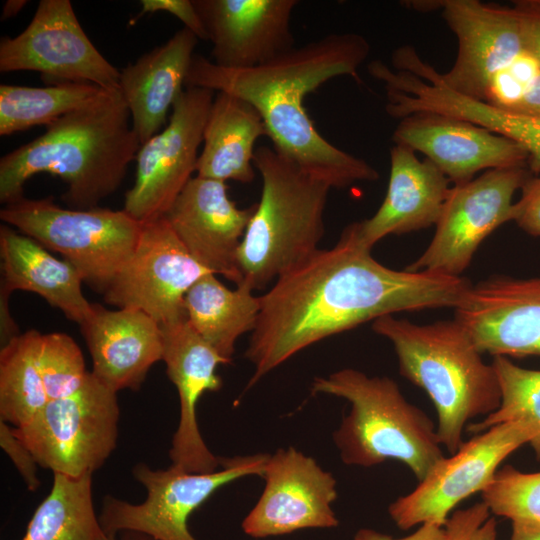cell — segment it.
<instances>
[{"label": "cell", "instance_id": "cell-1", "mask_svg": "<svg viewBox=\"0 0 540 540\" xmlns=\"http://www.w3.org/2000/svg\"><path fill=\"white\" fill-rule=\"evenodd\" d=\"M471 283L461 276L395 270L374 259L349 227L281 274L260 296L246 359V389L305 348L365 322L403 311L453 308Z\"/></svg>", "mask_w": 540, "mask_h": 540}, {"label": "cell", "instance_id": "cell-2", "mask_svg": "<svg viewBox=\"0 0 540 540\" xmlns=\"http://www.w3.org/2000/svg\"><path fill=\"white\" fill-rule=\"evenodd\" d=\"M370 54L367 39L357 33H332L274 60L249 69H227L194 54L186 87L239 97L261 115L273 148L307 174L331 188L374 182L378 171L326 140L303 104L327 81L342 76L361 82L359 68Z\"/></svg>", "mask_w": 540, "mask_h": 540}, {"label": "cell", "instance_id": "cell-3", "mask_svg": "<svg viewBox=\"0 0 540 540\" xmlns=\"http://www.w3.org/2000/svg\"><path fill=\"white\" fill-rule=\"evenodd\" d=\"M120 89H105L89 104L46 126L44 134L0 159V200L23 197L24 184L39 173L62 179V200L92 209L121 185L141 146Z\"/></svg>", "mask_w": 540, "mask_h": 540}, {"label": "cell", "instance_id": "cell-4", "mask_svg": "<svg viewBox=\"0 0 540 540\" xmlns=\"http://www.w3.org/2000/svg\"><path fill=\"white\" fill-rule=\"evenodd\" d=\"M372 329L392 343L400 374L428 394L437 414L440 444L455 453L463 443L466 425L500 405L493 365L483 360L455 318L416 324L385 315L373 321Z\"/></svg>", "mask_w": 540, "mask_h": 540}, {"label": "cell", "instance_id": "cell-5", "mask_svg": "<svg viewBox=\"0 0 540 540\" xmlns=\"http://www.w3.org/2000/svg\"><path fill=\"white\" fill-rule=\"evenodd\" d=\"M311 392L350 403L349 412L333 432V442L345 465L368 468L397 460L419 482L445 456L436 425L389 377L344 368L316 377Z\"/></svg>", "mask_w": 540, "mask_h": 540}, {"label": "cell", "instance_id": "cell-6", "mask_svg": "<svg viewBox=\"0 0 540 540\" xmlns=\"http://www.w3.org/2000/svg\"><path fill=\"white\" fill-rule=\"evenodd\" d=\"M254 166L262 178L261 197L237 260L241 283L258 290L319 249L332 188L273 147L256 148Z\"/></svg>", "mask_w": 540, "mask_h": 540}, {"label": "cell", "instance_id": "cell-7", "mask_svg": "<svg viewBox=\"0 0 540 540\" xmlns=\"http://www.w3.org/2000/svg\"><path fill=\"white\" fill-rule=\"evenodd\" d=\"M7 225L60 253L84 283L104 295L132 255L142 224L124 210L63 208L49 196L20 199L4 205Z\"/></svg>", "mask_w": 540, "mask_h": 540}, {"label": "cell", "instance_id": "cell-8", "mask_svg": "<svg viewBox=\"0 0 540 540\" xmlns=\"http://www.w3.org/2000/svg\"><path fill=\"white\" fill-rule=\"evenodd\" d=\"M269 454L221 457V469L189 472L174 465L153 469L137 463L133 477L143 485L146 498L134 504L106 495L100 524L109 537L119 532L147 534L155 540H197L189 531L190 515L219 488L247 476H263Z\"/></svg>", "mask_w": 540, "mask_h": 540}, {"label": "cell", "instance_id": "cell-9", "mask_svg": "<svg viewBox=\"0 0 540 540\" xmlns=\"http://www.w3.org/2000/svg\"><path fill=\"white\" fill-rule=\"evenodd\" d=\"M117 392L92 372L76 392L54 400L26 425L12 427L38 465L79 478L93 475L117 446Z\"/></svg>", "mask_w": 540, "mask_h": 540}, {"label": "cell", "instance_id": "cell-10", "mask_svg": "<svg viewBox=\"0 0 540 540\" xmlns=\"http://www.w3.org/2000/svg\"><path fill=\"white\" fill-rule=\"evenodd\" d=\"M536 436L524 420L495 425L463 442L441 459L423 480L388 507V514L401 530L424 523L444 527L449 514L463 500L483 492L501 463Z\"/></svg>", "mask_w": 540, "mask_h": 540}, {"label": "cell", "instance_id": "cell-11", "mask_svg": "<svg viewBox=\"0 0 540 540\" xmlns=\"http://www.w3.org/2000/svg\"><path fill=\"white\" fill-rule=\"evenodd\" d=\"M529 172L525 167L492 169L451 187L430 244L406 269L461 276L481 243L512 221L513 196Z\"/></svg>", "mask_w": 540, "mask_h": 540}, {"label": "cell", "instance_id": "cell-12", "mask_svg": "<svg viewBox=\"0 0 540 540\" xmlns=\"http://www.w3.org/2000/svg\"><path fill=\"white\" fill-rule=\"evenodd\" d=\"M212 102L213 91L186 87L165 129L141 144L135 183L125 194L123 208L140 224L163 217L196 172Z\"/></svg>", "mask_w": 540, "mask_h": 540}, {"label": "cell", "instance_id": "cell-13", "mask_svg": "<svg viewBox=\"0 0 540 540\" xmlns=\"http://www.w3.org/2000/svg\"><path fill=\"white\" fill-rule=\"evenodd\" d=\"M0 71H37L59 83L120 89V70L90 41L69 0H41L22 33L1 38Z\"/></svg>", "mask_w": 540, "mask_h": 540}, {"label": "cell", "instance_id": "cell-14", "mask_svg": "<svg viewBox=\"0 0 540 540\" xmlns=\"http://www.w3.org/2000/svg\"><path fill=\"white\" fill-rule=\"evenodd\" d=\"M207 273L161 217L142 224L132 255L103 296L109 305L140 310L163 325L186 315L185 295Z\"/></svg>", "mask_w": 540, "mask_h": 540}, {"label": "cell", "instance_id": "cell-15", "mask_svg": "<svg viewBox=\"0 0 540 540\" xmlns=\"http://www.w3.org/2000/svg\"><path fill=\"white\" fill-rule=\"evenodd\" d=\"M262 478L264 490L241 525L245 534L266 538L339 525L332 508L336 479L314 458L294 447L280 448L269 454Z\"/></svg>", "mask_w": 540, "mask_h": 540}, {"label": "cell", "instance_id": "cell-16", "mask_svg": "<svg viewBox=\"0 0 540 540\" xmlns=\"http://www.w3.org/2000/svg\"><path fill=\"white\" fill-rule=\"evenodd\" d=\"M454 311L482 354L540 357V275L471 284Z\"/></svg>", "mask_w": 540, "mask_h": 540}, {"label": "cell", "instance_id": "cell-17", "mask_svg": "<svg viewBox=\"0 0 540 540\" xmlns=\"http://www.w3.org/2000/svg\"><path fill=\"white\" fill-rule=\"evenodd\" d=\"M160 326L162 360L179 397V422L169 450L171 464L189 472L216 471L221 457L209 450L200 433L197 406L205 392L221 389L216 369L228 362L198 334L186 315Z\"/></svg>", "mask_w": 540, "mask_h": 540}, {"label": "cell", "instance_id": "cell-18", "mask_svg": "<svg viewBox=\"0 0 540 540\" xmlns=\"http://www.w3.org/2000/svg\"><path fill=\"white\" fill-rule=\"evenodd\" d=\"M392 140L424 154L454 185L480 171L528 168L529 156L515 141L440 114L419 112L400 119Z\"/></svg>", "mask_w": 540, "mask_h": 540}, {"label": "cell", "instance_id": "cell-19", "mask_svg": "<svg viewBox=\"0 0 540 540\" xmlns=\"http://www.w3.org/2000/svg\"><path fill=\"white\" fill-rule=\"evenodd\" d=\"M255 207L239 208L225 182L196 175L163 217L202 266L239 285L238 250Z\"/></svg>", "mask_w": 540, "mask_h": 540}, {"label": "cell", "instance_id": "cell-20", "mask_svg": "<svg viewBox=\"0 0 540 540\" xmlns=\"http://www.w3.org/2000/svg\"><path fill=\"white\" fill-rule=\"evenodd\" d=\"M212 43L213 62L227 69L266 64L295 47L290 21L296 0H193Z\"/></svg>", "mask_w": 540, "mask_h": 540}, {"label": "cell", "instance_id": "cell-21", "mask_svg": "<svg viewBox=\"0 0 540 540\" xmlns=\"http://www.w3.org/2000/svg\"><path fill=\"white\" fill-rule=\"evenodd\" d=\"M80 328L92 358L91 372L115 392L139 390L150 368L162 360L161 326L140 310L93 304Z\"/></svg>", "mask_w": 540, "mask_h": 540}, {"label": "cell", "instance_id": "cell-22", "mask_svg": "<svg viewBox=\"0 0 540 540\" xmlns=\"http://www.w3.org/2000/svg\"><path fill=\"white\" fill-rule=\"evenodd\" d=\"M449 179L429 160L400 144L390 149L386 196L375 214L349 224L368 249L387 235H402L436 225L451 187Z\"/></svg>", "mask_w": 540, "mask_h": 540}, {"label": "cell", "instance_id": "cell-23", "mask_svg": "<svg viewBox=\"0 0 540 540\" xmlns=\"http://www.w3.org/2000/svg\"><path fill=\"white\" fill-rule=\"evenodd\" d=\"M197 40L184 27L120 70V91L141 144L158 133L182 93Z\"/></svg>", "mask_w": 540, "mask_h": 540}, {"label": "cell", "instance_id": "cell-24", "mask_svg": "<svg viewBox=\"0 0 540 540\" xmlns=\"http://www.w3.org/2000/svg\"><path fill=\"white\" fill-rule=\"evenodd\" d=\"M0 255V291L36 293L79 325L90 316L93 304L85 298L82 277L71 263L54 257L36 240L7 224L0 227Z\"/></svg>", "mask_w": 540, "mask_h": 540}, {"label": "cell", "instance_id": "cell-25", "mask_svg": "<svg viewBox=\"0 0 540 540\" xmlns=\"http://www.w3.org/2000/svg\"><path fill=\"white\" fill-rule=\"evenodd\" d=\"M263 135H267L263 119L250 103L217 92L203 132L197 176L223 182H252L255 143Z\"/></svg>", "mask_w": 540, "mask_h": 540}, {"label": "cell", "instance_id": "cell-26", "mask_svg": "<svg viewBox=\"0 0 540 540\" xmlns=\"http://www.w3.org/2000/svg\"><path fill=\"white\" fill-rule=\"evenodd\" d=\"M246 283L231 290L213 273L202 276L184 298L186 316L192 327L228 363L239 337L252 332L260 311V296Z\"/></svg>", "mask_w": 540, "mask_h": 540}, {"label": "cell", "instance_id": "cell-27", "mask_svg": "<svg viewBox=\"0 0 540 540\" xmlns=\"http://www.w3.org/2000/svg\"><path fill=\"white\" fill-rule=\"evenodd\" d=\"M93 502L92 475L53 473L49 494L39 504L21 540H105Z\"/></svg>", "mask_w": 540, "mask_h": 540}, {"label": "cell", "instance_id": "cell-28", "mask_svg": "<svg viewBox=\"0 0 540 540\" xmlns=\"http://www.w3.org/2000/svg\"><path fill=\"white\" fill-rule=\"evenodd\" d=\"M105 88L91 83L57 82L45 87L0 85V135L49 125L98 98Z\"/></svg>", "mask_w": 540, "mask_h": 540}, {"label": "cell", "instance_id": "cell-29", "mask_svg": "<svg viewBox=\"0 0 540 540\" xmlns=\"http://www.w3.org/2000/svg\"><path fill=\"white\" fill-rule=\"evenodd\" d=\"M41 333H21L0 350V420L18 428L29 423L49 399L38 367Z\"/></svg>", "mask_w": 540, "mask_h": 540}, {"label": "cell", "instance_id": "cell-30", "mask_svg": "<svg viewBox=\"0 0 540 540\" xmlns=\"http://www.w3.org/2000/svg\"><path fill=\"white\" fill-rule=\"evenodd\" d=\"M491 364L500 387V405L479 422L467 425V430L478 434L498 424L524 420L536 430L529 444L540 462V370L520 367L505 356H493Z\"/></svg>", "mask_w": 540, "mask_h": 540}, {"label": "cell", "instance_id": "cell-31", "mask_svg": "<svg viewBox=\"0 0 540 540\" xmlns=\"http://www.w3.org/2000/svg\"><path fill=\"white\" fill-rule=\"evenodd\" d=\"M481 494L491 513L540 525V472L525 473L505 465Z\"/></svg>", "mask_w": 540, "mask_h": 540}, {"label": "cell", "instance_id": "cell-32", "mask_svg": "<svg viewBox=\"0 0 540 540\" xmlns=\"http://www.w3.org/2000/svg\"><path fill=\"white\" fill-rule=\"evenodd\" d=\"M37 360L49 400L76 392L90 374L80 347L65 333H41Z\"/></svg>", "mask_w": 540, "mask_h": 540}, {"label": "cell", "instance_id": "cell-33", "mask_svg": "<svg viewBox=\"0 0 540 540\" xmlns=\"http://www.w3.org/2000/svg\"><path fill=\"white\" fill-rule=\"evenodd\" d=\"M484 502L456 510L444 528L447 540H496L497 523Z\"/></svg>", "mask_w": 540, "mask_h": 540}, {"label": "cell", "instance_id": "cell-34", "mask_svg": "<svg viewBox=\"0 0 540 540\" xmlns=\"http://www.w3.org/2000/svg\"><path fill=\"white\" fill-rule=\"evenodd\" d=\"M0 446L15 465L28 490L36 491L40 486L39 465L32 452L14 434L12 426L2 420H0Z\"/></svg>", "mask_w": 540, "mask_h": 540}, {"label": "cell", "instance_id": "cell-35", "mask_svg": "<svg viewBox=\"0 0 540 540\" xmlns=\"http://www.w3.org/2000/svg\"><path fill=\"white\" fill-rule=\"evenodd\" d=\"M512 221L529 235L540 236V173L521 187V197L513 204Z\"/></svg>", "mask_w": 540, "mask_h": 540}, {"label": "cell", "instance_id": "cell-36", "mask_svg": "<svg viewBox=\"0 0 540 540\" xmlns=\"http://www.w3.org/2000/svg\"><path fill=\"white\" fill-rule=\"evenodd\" d=\"M140 4L142 8L139 16L158 11L168 12L178 18L198 39L208 40L193 0H141Z\"/></svg>", "mask_w": 540, "mask_h": 540}, {"label": "cell", "instance_id": "cell-37", "mask_svg": "<svg viewBox=\"0 0 540 540\" xmlns=\"http://www.w3.org/2000/svg\"><path fill=\"white\" fill-rule=\"evenodd\" d=\"M514 3L523 48L540 63V0H520Z\"/></svg>", "mask_w": 540, "mask_h": 540}, {"label": "cell", "instance_id": "cell-38", "mask_svg": "<svg viewBox=\"0 0 540 540\" xmlns=\"http://www.w3.org/2000/svg\"><path fill=\"white\" fill-rule=\"evenodd\" d=\"M353 540H447V535L442 526L424 523L412 534L398 539L370 528H361L356 532Z\"/></svg>", "mask_w": 540, "mask_h": 540}, {"label": "cell", "instance_id": "cell-39", "mask_svg": "<svg viewBox=\"0 0 540 540\" xmlns=\"http://www.w3.org/2000/svg\"><path fill=\"white\" fill-rule=\"evenodd\" d=\"M10 295L0 291V343L1 347L8 344L20 335L19 328L15 323L8 306Z\"/></svg>", "mask_w": 540, "mask_h": 540}, {"label": "cell", "instance_id": "cell-40", "mask_svg": "<svg viewBox=\"0 0 540 540\" xmlns=\"http://www.w3.org/2000/svg\"><path fill=\"white\" fill-rule=\"evenodd\" d=\"M511 111L540 117V75L526 89L519 103Z\"/></svg>", "mask_w": 540, "mask_h": 540}, {"label": "cell", "instance_id": "cell-41", "mask_svg": "<svg viewBox=\"0 0 540 540\" xmlns=\"http://www.w3.org/2000/svg\"><path fill=\"white\" fill-rule=\"evenodd\" d=\"M510 540H540V525L524 522H512Z\"/></svg>", "mask_w": 540, "mask_h": 540}, {"label": "cell", "instance_id": "cell-42", "mask_svg": "<svg viewBox=\"0 0 540 540\" xmlns=\"http://www.w3.org/2000/svg\"><path fill=\"white\" fill-rule=\"evenodd\" d=\"M27 3L26 0H7L3 5L1 20L16 16Z\"/></svg>", "mask_w": 540, "mask_h": 540}, {"label": "cell", "instance_id": "cell-43", "mask_svg": "<svg viewBox=\"0 0 540 540\" xmlns=\"http://www.w3.org/2000/svg\"><path fill=\"white\" fill-rule=\"evenodd\" d=\"M105 540H155V539L144 533L125 531L124 535L120 539H117L116 536L115 537L107 536Z\"/></svg>", "mask_w": 540, "mask_h": 540}]
</instances>
